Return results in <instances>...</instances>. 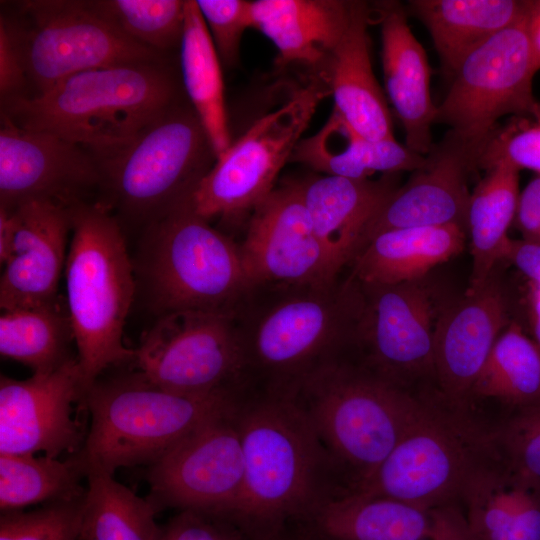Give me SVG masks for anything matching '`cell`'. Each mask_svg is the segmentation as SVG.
I'll return each mask as SVG.
<instances>
[{
  "instance_id": "6da1fadb",
  "label": "cell",
  "mask_w": 540,
  "mask_h": 540,
  "mask_svg": "<svg viewBox=\"0 0 540 540\" xmlns=\"http://www.w3.org/2000/svg\"><path fill=\"white\" fill-rule=\"evenodd\" d=\"M361 305L350 275L251 285L232 309L245 391L293 399L313 375L350 355Z\"/></svg>"
},
{
  "instance_id": "7a4b0ae2",
  "label": "cell",
  "mask_w": 540,
  "mask_h": 540,
  "mask_svg": "<svg viewBox=\"0 0 540 540\" xmlns=\"http://www.w3.org/2000/svg\"><path fill=\"white\" fill-rule=\"evenodd\" d=\"M244 478L228 518L251 540L305 524L345 494L312 424L294 399L247 393L236 413Z\"/></svg>"
},
{
  "instance_id": "3957f363",
  "label": "cell",
  "mask_w": 540,
  "mask_h": 540,
  "mask_svg": "<svg viewBox=\"0 0 540 540\" xmlns=\"http://www.w3.org/2000/svg\"><path fill=\"white\" fill-rule=\"evenodd\" d=\"M185 99L174 57L81 72L42 94L1 102V113L22 128L54 134L101 157Z\"/></svg>"
},
{
  "instance_id": "277c9868",
  "label": "cell",
  "mask_w": 540,
  "mask_h": 540,
  "mask_svg": "<svg viewBox=\"0 0 540 540\" xmlns=\"http://www.w3.org/2000/svg\"><path fill=\"white\" fill-rule=\"evenodd\" d=\"M70 211L65 303L86 391L109 367L132 362L123 333L136 274L123 225L106 204L79 202Z\"/></svg>"
},
{
  "instance_id": "5b68a950",
  "label": "cell",
  "mask_w": 540,
  "mask_h": 540,
  "mask_svg": "<svg viewBox=\"0 0 540 540\" xmlns=\"http://www.w3.org/2000/svg\"><path fill=\"white\" fill-rule=\"evenodd\" d=\"M243 396L181 394L136 370L100 376L84 394L90 428L76 456L85 475L150 465L200 426L234 410Z\"/></svg>"
},
{
  "instance_id": "8992f818",
  "label": "cell",
  "mask_w": 540,
  "mask_h": 540,
  "mask_svg": "<svg viewBox=\"0 0 540 540\" xmlns=\"http://www.w3.org/2000/svg\"><path fill=\"white\" fill-rule=\"evenodd\" d=\"M424 395L397 387L345 358L313 375L293 399L312 424L348 494L391 453Z\"/></svg>"
},
{
  "instance_id": "52a82bcc",
  "label": "cell",
  "mask_w": 540,
  "mask_h": 540,
  "mask_svg": "<svg viewBox=\"0 0 540 540\" xmlns=\"http://www.w3.org/2000/svg\"><path fill=\"white\" fill-rule=\"evenodd\" d=\"M134 267L157 316L232 310L250 287L239 245L197 214L191 197L144 227Z\"/></svg>"
},
{
  "instance_id": "ba28073f",
  "label": "cell",
  "mask_w": 540,
  "mask_h": 540,
  "mask_svg": "<svg viewBox=\"0 0 540 540\" xmlns=\"http://www.w3.org/2000/svg\"><path fill=\"white\" fill-rule=\"evenodd\" d=\"M496 457L490 424L429 393L391 453L352 493L462 506L474 475Z\"/></svg>"
},
{
  "instance_id": "9c48e42d",
  "label": "cell",
  "mask_w": 540,
  "mask_h": 540,
  "mask_svg": "<svg viewBox=\"0 0 540 540\" xmlns=\"http://www.w3.org/2000/svg\"><path fill=\"white\" fill-rule=\"evenodd\" d=\"M97 159L103 175L99 201L121 224L146 227L192 196L216 155L197 113L185 99L128 144Z\"/></svg>"
},
{
  "instance_id": "30bf717a",
  "label": "cell",
  "mask_w": 540,
  "mask_h": 540,
  "mask_svg": "<svg viewBox=\"0 0 540 540\" xmlns=\"http://www.w3.org/2000/svg\"><path fill=\"white\" fill-rule=\"evenodd\" d=\"M14 6L10 14L23 49L30 96L81 72L174 58L127 37L96 12L90 0H25Z\"/></svg>"
},
{
  "instance_id": "8fae6325",
  "label": "cell",
  "mask_w": 540,
  "mask_h": 540,
  "mask_svg": "<svg viewBox=\"0 0 540 540\" xmlns=\"http://www.w3.org/2000/svg\"><path fill=\"white\" fill-rule=\"evenodd\" d=\"M329 94L315 76L232 141L194 190L191 204L196 213L208 221L228 222L252 212L276 187L281 169Z\"/></svg>"
},
{
  "instance_id": "7c38bea8",
  "label": "cell",
  "mask_w": 540,
  "mask_h": 540,
  "mask_svg": "<svg viewBox=\"0 0 540 540\" xmlns=\"http://www.w3.org/2000/svg\"><path fill=\"white\" fill-rule=\"evenodd\" d=\"M157 317L134 349V370L181 394H245L232 310H180Z\"/></svg>"
},
{
  "instance_id": "4fadbf2b",
  "label": "cell",
  "mask_w": 540,
  "mask_h": 540,
  "mask_svg": "<svg viewBox=\"0 0 540 540\" xmlns=\"http://www.w3.org/2000/svg\"><path fill=\"white\" fill-rule=\"evenodd\" d=\"M359 284L362 305L349 359L411 393L419 394L415 387L425 381L437 389L434 332L446 304L437 286L427 276Z\"/></svg>"
},
{
  "instance_id": "5bb4252c",
  "label": "cell",
  "mask_w": 540,
  "mask_h": 540,
  "mask_svg": "<svg viewBox=\"0 0 540 540\" xmlns=\"http://www.w3.org/2000/svg\"><path fill=\"white\" fill-rule=\"evenodd\" d=\"M527 15L528 10L462 61L445 98L437 106L434 124L447 125L449 130L467 137L485 139L503 116L540 123V102L532 90L536 73L527 35Z\"/></svg>"
},
{
  "instance_id": "9a60e30c",
  "label": "cell",
  "mask_w": 540,
  "mask_h": 540,
  "mask_svg": "<svg viewBox=\"0 0 540 540\" xmlns=\"http://www.w3.org/2000/svg\"><path fill=\"white\" fill-rule=\"evenodd\" d=\"M238 406L200 426L149 465L147 499L157 511L172 507L230 515L244 478Z\"/></svg>"
},
{
  "instance_id": "2e32d148",
  "label": "cell",
  "mask_w": 540,
  "mask_h": 540,
  "mask_svg": "<svg viewBox=\"0 0 540 540\" xmlns=\"http://www.w3.org/2000/svg\"><path fill=\"white\" fill-rule=\"evenodd\" d=\"M0 208L31 200L71 207L100 200L103 175L97 157L54 134L16 125L1 113Z\"/></svg>"
},
{
  "instance_id": "e0dca14e",
  "label": "cell",
  "mask_w": 540,
  "mask_h": 540,
  "mask_svg": "<svg viewBox=\"0 0 540 540\" xmlns=\"http://www.w3.org/2000/svg\"><path fill=\"white\" fill-rule=\"evenodd\" d=\"M239 247L250 286L322 283L341 276L315 233L299 180L276 186L252 211Z\"/></svg>"
},
{
  "instance_id": "ac0fdd59",
  "label": "cell",
  "mask_w": 540,
  "mask_h": 540,
  "mask_svg": "<svg viewBox=\"0 0 540 540\" xmlns=\"http://www.w3.org/2000/svg\"><path fill=\"white\" fill-rule=\"evenodd\" d=\"M488 139L448 130L424 155V161L411 172L407 182L398 186L374 215L361 250L374 236L389 230L444 225H459L466 230L471 195L468 181L479 169Z\"/></svg>"
},
{
  "instance_id": "d6986e66",
  "label": "cell",
  "mask_w": 540,
  "mask_h": 540,
  "mask_svg": "<svg viewBox=\"0 0 540 540\" xmlns=\"http://www.w3.org/2000/svg\"><path fill=\"white\" fill-rule=\"evenodd\" d=\"M77 358L25 380L0 377V453L57 457L81 443L74 404L84 399Z\"/></svg>"
},
{
  "instance_id": "ffe728a7",
  "label": "cell",
  "mask_w": 540,
  "mask_h": 540,
  "mask_svg": "<svg viewBox=\"0 0 540 540\" xmlns=\"http://www.w3.org/2000/svg\"><path fill=\"white\" fill-rule=\"evenodd\" d=\"M510 322L508 300L495 273L445 304L434 332V366L437 390L449 404L474 412L473 386Z\"/></svg>"
},
{
  "instance_id": "44dd1931",
  "label": "cell",
  "mask_w": 540,
  "mask_h": 540,
  "mask_svg": "<svg viewBox=\"0 0 540 540\" xmlns=\"http://www.w3.org/2000/svg\"><path fill=\"white\" fill-rule=\"evenodd\" d=\"M10 211L14 215L15 234L10 255L2 264L1 309L58 301L72 232L70 207L31 200Z\"/></svg>"
},
{
  "instance_id": "7402d4cb",
  "label": "cell",
  "mask_w": 540,
  "mask_h": 540,
  "mask_svg": "<svg viewBox=\"0 0 540 540\" xmlns=\"http://www.w3.org/2000/svg\"><path fill=\"white\" fill-rule=\"evenodd\" d=\"M305 525L327 540H473L463 507H427L364 493L325 503Z\"/></svg>"
},
{
  "instance_id": "603a6c76",
  "label": "cell",
  "mask_w": 540,
  "mask_h": 540,
  "mask_svg": "<svg viewBox=\"0 0 540 540\" xmlns=\"http://www.w3.org/2000/svg\"><path fill=\"white\" fill-rule=\"evenodd\" d=\"M381 27L385 88L405 134V145L426 155L434 144L432 126L437 111L430 92L426 52L407 22V10L396 1L375 5Z\"/></svg>"
},
{
  "instance_id": "cb8c5ba5",
  "label": "cell",
  "mask_w": 540,
  "mask_h": 540,
  "mask_svg": "<svg viewBox=\"0 0 540 540\" xmlns=\"http://www.w3.org/2000/svg\"><path fill=\"white\" fill-rule=\"evenodd\" d=\"M397 176L371 180L324 175L299 180L315 233L340 274L359 254L369 223L399 186Z\"/></svg>"
},
{
  "instance_id": "d4e9b609",
  "label": "cell",
  "mask_w": 540,
  "mask_h": 540,
  "mask_svg": "<svg viewBox=\"0 0 540 540\" xmlns=\"http://www.w3.org/2000/svg\"><path fill=\"white\" fill-rule=\"evenodd\" d=\"M371 10L352 1L349 25L316 77L334 99L333 109L357 133L370 140L394 138L386 97L373 73L368 37Z\"/></svg>"
},
{
  "instance_id": "484cf974",
  "label": "cell",
  "mask_w": 540,
  "mask_h": 540,
  "mask_svg": "<svg viewBox=\"0 0 540 540\" xmlns=\"http://www.w3.org/2000/svg\"><path fill=\"white\" fill-rule=\"evenodd\" d=\"M352 1H251L252 28L272 41L282 65L297 64L319 73L345 33Z\"/></svg>"
},
{
  "instance_id": "4316f807",
  "label": "cell",
  "mask_w": 540,
  "mask_h": 540,
  "mask_svg": "<svg viewBox=\"0 0 540 540\" xmlns=\"http://www.w3.org/2000/svg\"><path fill=\"white\" fill-rule=\"evenodd\" d=\"M473 540H540V486L498 457L474 475L462 499Z\"/></svg>"
},
{
  "instance_id": "83f0119b",
  "label": "cell",
  "mask_w": 540,
  "mask_h": 540,
  "mask_svg": "<svg viewBox=\"0 0 540 540\" xmlns=\"http://www.w3.org/2000/svg\"><path fill=\"white\" fill-rule=\"evenodd\" d=\"M459 225L402 228L374 236L351 263L350 276L362 284L387 285L426 277L465 247Z\"/></svg>"
},
{
  "instance_id": "f1b7e54d",
  "label": "cell",
  "mask_w": 540,
  "mask_h": 540,
  "mask_svg": "<svg viewBox=\"0 0 540 540\" xmlns=\"http://www.w3.org/2000/svg\"><path fill=\"white\" fill-rule=\"evenodd\" d=\"M424 161L395 138L370 140L352 129L333 109L324 125L301 139L290 162H298L325 175L370 179L375 173L413 172Z\"/></svg>"
},
{
  "instance_id": "f546056e",
  "label": "cell",
  "mask_w": 540,
  "mask_h": 540,
  "mask_svg": "<svg viewBox=\"0 0 540 540\" xmlns=\"http://www.w3.org/2000/svg\"><path fill=\"white\" fill-rule=\"evenodd\" d=\"M529 1L412 0L408 11L428 29L444 71L451 77L462 61L492 36L525 15Z\"/></svg>"
},
{
  "instance_id": "4dcf8cb0",
  "label": "cell",
  "mask_w": 540,
  "mask_h": 540,
  "mask_svg": "<svg viewBox=\"0 0 540 540\" xmlns=\"http://www.w3.org/2000/svg\"><path fill=\"white\" fill-rule=\"evenodd\" d=\"M178 62L186 97L197 113L217 159L232 143L222 64L195 0H186Z\"/></svg>"
},
{
  "instance_id": "1f68e13d",
  "label": "cell",
  "mask_w": 540,
  "mask_h": 540,
  "mask_svg": "<svg viewBox=\"0 0 540 540\" xmlns=\"http://www.w3.org/2000/svg\"><path fill=\"white\" fill-rule=\"evenodd\" d=\"M519 173L506 162L497 163L471 192L466 216L472 256L470 286L484 283L503 260L520 195Z\"/></svg>"
},
{
  "instance_id": "d6a6232c",
  "label": "cell",
  "mask_w": 540,
  "mask_h": 540,
  "mask_svg": "<svg viewBox=\"0 0 540 540\" xmlns=\"http://www.w3.org/2000/svg\"><path fill=\"white\" fill-rule=\"evenodd\" d=\"M74 341L65 300L3 311L0 316V353L33 373L52 372L71 357Z\"/></svg>"
},
{
  "instance_id": "836d02e7",
  "label": "cell",
  "mask_w": 540,
  "mask_h": 540,
  "mask_svg": "<svg viewBox=\"0 0 540 540\" xmlns=\"http://www.w3.org/2000/svg\"><path fill=\"white\" fill-rule=\"evenodd\" d=\"M80 540H160L153 504L103 472L86 475Z\"/></svg>"
},
{
  "instance_id": "e575fe53",
  "label": "cell",
  "mask_w": 540,
  "mask_h": 540,
  "mask_svg": "<svg viewBox=\"0 0 540 540\" xmlns=\"http://www.w3.org/2000/svg\"><path fill=\"white\" fill-rule=\"evenodd\" d=\"M477 399H492L506 410L540 403V350L516 322L496 340L472 389Z\"/></svg>"
},
{
  "instance_id": "d590c367",
  "label": "cell",
  "mask_w": 540,
  "mask_h": 540,
  "mask_svg": "<svg viewBox=\"0 0 540 540\" xmlns=\"http://www.w3.org/2000/svg\"><path fill=\"white\" fill-rule=\"evenodd\" d=\"M84 476L76 455L60 460L48 455L0 453L1 512L82 499L86 487L80 481Z\"/></svg>"
},
{
  "instance_id": "8d00e7d4",
  "label": "cell",
  "mask_w": 540,
  "mask_h": 540,
  "mask_svg": "<svg viewBox=\"0 0 540 540\" xmlns=\"http://www.w3.org/2000/svg\"><path fill=\"white\" fill-rule=\"evenodd\" d=\"M90 4L139 44L168 55L179 51L186 0H90Z\"/></svg>"
},
{
  "instance_id": "74e56055",
  "label": "cell",
  "mask_w": 540,
  "mask_h": 540,
  "mask_svg": "<svg viewBox=\"0 0 540 540\" xmlns=\"http://www.w3.org/2000/svg\"><path fill=\"white\" fill-rule=\"evenodd\" d=\"M490 431L500 461L523 481L540 486V403L506 410Z\"/></svg>"
},
{
  "instance_id": "f35d334b",
  "label": "cell",
  "mask_w": 540,
  "mask_h": 540,
  "mask_svg": "<svg viewBox=\"0 0 540 540\" xmlns=\"http://www.w3.org/2000/svg\"><path fill=\"white\" fill-rule=\"evenodd\" d=\"M83 499L1 512L0 540H80Z\"/></svg>"
},
{
  "instance_id": "ab89813d",
  "label": "cell",
  "mask_w": 540,
  "mask_h": 540,
  "mask_svg": "<svg viewBox=\"0 0 540 540\" xmlns=\"http://www.w3.org/2000/svg\"><path fill=\"white\" fill-rule=\"evenodd\" d=\"M500 162L540 175V123L512 117L498 126L485 144L478 168L486 171Z\"/></svg>"
},
{
  "instance_id": "60d3db41",
  "label": "cell",
  "mask_w": 540,
  "mask_h": 540,
  "mask_svg": "<svg viewBox=\"0 0 540 540\" xmlns=\"http://www.w3.org/2000/svg\"><path fill=\"white\" fill-rule=\"evenodd\" d=\"M208 28L221 64L234 67L239 60L240 43L252 28L251 1L195 0Z\"/></svg>"
},
{
  "instance_id": "b9f144b4",
  "label": "cell",
  "mask_w": 540,
  "mask_h": 540,
  "mask_svg": "<svg viewBox=\"0 0 540 540\" xmlns=\"http://www.w3.org/2000/svg\"><path fill=\"white\" fill-rule=\"evenodd\" d=\"M160 540H251L232 519L205 511L181 510L164 526Z\"/></svg>"
},
{
  "instance_id": "7bdbcfd3",
  "label": "cell",
  "mask_w": 540,
  "mask_h": 540,
  "mask_svg": "<svg viewBox=\"0 0 540 540\" xmlns=\"http://www.w3.org/2000/svg\"><path fill=\"white\" fill-rule=\"evenodd\" d=\"M30 87L18 29L10 13L0 15V99L1 102L28 97Z\"/></svg>"
},
{
  "instance_id": "ee69618b",
  "label": "cell",
  "mask_w": 540,
  "mask_h": 540,
  "mask_svg": "<svg viewBox=\"0 0 540 540\" xmlns=\"http://www.w3.org/2000/svg\"><path fill=\"white\" fill-rule=\"evenodd\" d=\"M513 223L522 240L540 245V175L520 192Z\"/></svg>"
},
{
  "instance_id": "f6af8a7d",
  "label": "cell",
  "mask_w": 540,
  "mask_h": 540,
  "mask_svg": "<svg viewBox=\"0 0 540 540\" xmlns=\"http://www.w3.org/2000/svg\"><path fill=\"white\" fill-rule=\"evenodd\" d=\"M503 260L512 263L531 284L540 286V245L522 239H509Z\"/></svg>"
},
{
  "instance_id": "bcb514c9",
  "label": "cell",
  "mask_w": 540,
  "mask_h": 540,
  "mask_svg": "<svg viewBox=\"0 0 540 540\" xmlns=\"http://www.w3.org/2000/svg\"><path fill=\"white\" fill-rule=\"evenodd\" d=\"M527 35L535 71L540 70V0L530 1L527 15Z\"/></svg>"
},
{
  "instance_id": "7dc6e473",
  "label": "cell",
  "mask_w": 540,
  "mask_h": 540,
  "mask_svg": "<svg viewBox=\"0 0 540 540\" xmlns=\"http://www.w3.org/2000/svg\"><path fill=\"white\" fill-rule=\"evenodd\" d=\"M532 340L540 350V286L532 284L529 298Z\"/></svg>"
},
{
  "instance_id": "c3c4849f",
  "label": "cell",
  "mask_w": 540,
  "mask_h": 540,
  "mask_svg": "<svg viewBox=\"0 0 540 540\" xmlns=\"http://www.w3.org/2000/svg\"><path fill=\"white\" fill-rule=\"evenodd\" d=\"M264 540H327L305 525L287 527Z\"/></svg>"
}]
</instances>
